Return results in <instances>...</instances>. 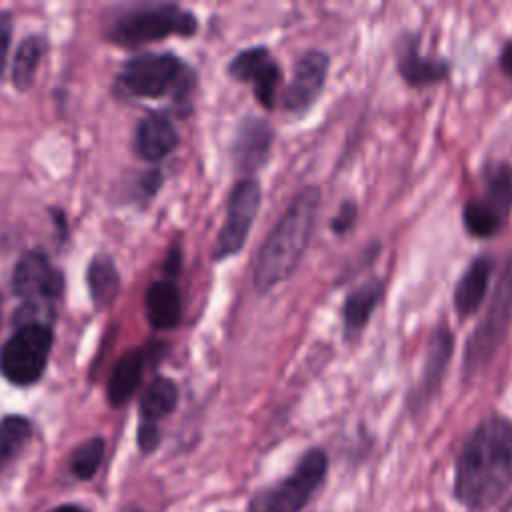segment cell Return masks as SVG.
<instances>
[{"mask_svg": "<svg viewBox=\"0 0 512 512\" xmlns=\"http://www.w3.org/2000/svg\"><path fill=\"white\" fill-rule=\"evenodd\" d=\"M262 204V186L258 178H240L228 194L222 228L216 236L212 260L220 262L238 254L252 230Z\"/></svg>", "mask_w": 512, "mask_h": 512, "instance_id": "obj_9", "label": "cell"}, {"mask_svg": "<svg viewBox=\"0 0 512 512\" xmlns=\"http://www.w3.org/2000/svg\"><path fill=\"white\" fill-rule=\"evenodd\" d=\"M418 512H424V510H418Z\"/></svg>", "mask_w": 512, "mask_h": 512, "instance_id": "obj_35", "label": "cell"}, {"mask_svg": "<svg viewBox=\"0 0 512 512\" xmlns=\"http://www.w3.org/2000/svg\"><path fill=\"white\" fill-rule=\"evenodd\" d=\"M330 470L328 452L320 446L306 448L288 474L256 488L246 502V512H304Z\"/></svg>", "mask_w": 512, "mask_h": 512, "instance_id": "obj_3", "label": "cell"}, {"mask_svg": "<svg viewBox=\"0 0 512 512\" xmlns=\"http://www.w3.org/2000/svg\"><path fill=\"white\" fill-rule=\"evenodd\" d=\"M52 340L48 322L18 324L0 348V374L14 386L36 384L46 370Z\"/></svg>", "mask_w": 512, "mask_h": 512, "instance_id": "obj_8", "label": "cell"}, {"mask_svg": "<svg viewBox=\"0 0 512 512\" xmlns=\"http://www.w3.org/2000/svg\"><path fill=\"white\" fill-rule=\"evenodd\" d=\"M144 364H146V350H138V348L124 352L116 360L106 384V398L112 408L124 406L132 398V394L138 390L142 382Z\"/></svg>", "mask_w": 512, "mask_h": 512, "instance_id": "obj_20", "label": "cell"}, {"mask_svg": "<svg viewBox=\"0 0 512 512\" xmlns=\"http://www.w3.org/2000/svg\"><path fill=\"white\" fill-rule=\"evenodd\" d=\"M512 488V420L482 418L464 438L452 478V496L466 512H486Z\"/></svg>", "mask_w": 512, "mask_h": 512, "instance_id": "obj_1", "label": "cell"}, {"mask_svg": "<svg viewBox=\"0 0 512 512\" xmlns=\"http://www.w3.org/2000/svg\"><path fill=\"white\" fill-rule=\"evenodd\" d=\"M50 512H88V510H84L82 506H76V504H62Z\"/></svg>", "mask_w": 512, "mask_h": 512, "instance_id": "obj_33", "label": "cell"}, {"mask_svg": "<svg viewBox=\"0 0 512 512\" xmlns=\"http://www.w3.org/2000/svg\"><path fill=\"white\" fill-rule=\"evenodd\" d=\"M122 512H144L140 506H134V504H128L122 508Z\"/></svg>", "mask_w": 512, "mask_h": 512, "instance_id": "obj_34", "label": "cell"}, {"mask_svg": "<svg viewBox=\"0 0 512 512\" xmlns=\"http://www.w3.org/2000/svg\"><path fill=\"white\" fill-rule=\"evenodd\" d=\"M494 272V260L490 254H478L460 274L454 284L452 304L460 318H468L480 310L488 296L490 278Z\"/></svg>", "mask_w": 512, "mask_h": 512, "instance_id": "obj_16", "label": "cell"}, {"mask_svg": "<svg viewBox=\"0 0 512 512\" xmlns=\"http://www.w3.org/2000/svg\"><path fill=\"white\" fill-rule=\"evenodd\" d=\"M86 286L96 310H104L114 304L120 292V274L110 256L98 254L90 260L86 270Z\"/></svg>", "mask_w": 512, "mask_h": 512, "instance_id": "obj_21", "label": "cell"}, {"mask_svg": "<svg viewBox=\"0 0 512 512\" xmlns=\"http://www.w3.org/2000/svg\"><path fill=\"white\" fill-rule=\"evenodd\" d=\"M272 144V126L260 116H244L236 126L230 146L234 168L244 174V178H254V174L266 166Z\"/></svg>", "mask_w": 512, "mask_h": 512, "instance_id": "obj_14", "label": "cell"}, {"mask_svg": "<svg viewBox=\"0 0 512 512\" xmlns=\"http://www.w3.org/2000/svg\"><path fill=\"white\" fill-rule=\"evenodd\" d=\"M160 428L158 424H144V422H138V428H136V444L140 448L142 454H152L158 444H160Z\"/></svg>", "mask_w": 512, "mask_h": 512, "instance_id": "obj_28", "label": "cell"}, {"mask_svg": "<svg viewBox=\"0 0 512 512\" xmlns=\"http://www.w3.org/2000/svg\"><path fill=\"white\" fill-rule=\"evenodd\" d=\"M104 450H106V444H104V438L100 436H92L88 440H84L82 444H78L70 458H68V468L70 472L78 478V480H90L96 470L100 468L102 464V458H104Z\"/></svg>", "mask_w": 512, "mask_h": 512, "instance_id": "obj_25", "label": "cell"}, {"mask_svg": "<svg viewBox=\"0 0 512 512\" xmlns=\"http://www.w3.org/2000/svg\"><path fill=\"white\" fill-rule=\"evenodd\" d=\"M46 52V38L40 34H32L26 36L14 54V62H12V84L16 90L26 92L32 88L34 78H36V70L40 66V60Z\"/></svg>", "mask_w": 512, "mask_h": 512, "instance_id": "obj_23", "label": "cell"}, {"mask_svg": "<svg viewBox=\"0 0 512 512\" xmlns=\"http://www.w3.org/2000/svg\"><path fill=\"white\" fill-rule=\"evenodd\" d=\"M418 36L402 34L396 42V68L410 88H426L444 82L450 76V62L440 56H428L418 50Z\"/></svg>", "mask_w": 512, "mask_h": 512, "instance_id": "obj_15", "label": "cell"}, {"mask_svg": "<svg viewBox=\"0 0 512 512\" xmlns=\"http://www.w3.org/2000/svg\"><path fill=\"white\" fill-rule=\"evenodd\" d=\"M498 66H500V70H502L508 78H512V38L502 46L500 56H498Z\"/></svg>", "mask_w": 512, "mask_h": 512, "instance_id": "obj_31", "label": "cell"}, {"mask_svg": "<svg viewBox=\"0 0 512 512\" xmlns=\"http://www.w3.org/2000/svg\"><path fill=\"white\" fill-rule=\"evenodd\" d=\"M48 212H50V218L54 220V224H56V228H58L60 242H66V238H68V224H66V214H64V210H60V208H50Z\"/></svg>", "mask_w": 512, "mask_h": 512, "instance_id": "obj_32", "label": "cell"}, {"mask_svg": "<svg viewBox=\"0 0 512 512\" xmlns=\"http://www.w3.org/2000/svg\"><path fill=\"white\" fill-rule=\"evenodd\" d=\"M384 296V280L372 276L350 290L342 302V328L348 340L356 338L370 322L376 306Z\"/></svg>", "mask_w": 512, "mask_h": 512, "instance_id": "obj_18", "label": "cell"}, {"mask_svg": "<svg viewBox=\"0 0 512 512\" xmlns=\"http://www.w3.org/2000/svg\"><path fill=\"white\" fill-rule=\"evenodd\" d=\"M482 194L468 198L462 208L464 230L474 238H492L512 214V166L506 160H488L480 172Z\"/></svg>", "mask_w": 512, "mask_h": 512, "instance_id": "obj_7", "label": "cell"}, {"mask_svg": "<svg viewBox=\"0 0 512 512\" xmlns=\"http://www.w3.org/2000/svg\"><path fill=\"white\" fill-rule=\"evenodd\" d=\"M452 352H454L452 330L446 324H438L428 336L422 374L416 388L410 394V408L414 412L426 408L438 394L442 378L450 364Z\"/></svg>", "mask_w": 512, "mask_h": 512, "instance_id": "obj_13", "label": "cell"}, {"mask_svg": "<svg viewBox=\"0 0 512 512\" xmlns=\"http://www.w3.org/2000/svg\"><path fill=\"white\" fill-rule=\"evenodd\" d=\"M162 180L164 178L158 168H152V170L140 174L138 184H136V196L140 198V202H148L150 198H154L162 186Z\"/></svg>", "mask_w": 512, "mask_h": 512, "instance_id": "obj_27", "label": "cell"}, {"mask_svg": "<svg viewBox=\"0 0 512 512\" xmlns=\"http://www.w3.org/2000/svg\"><path fill=\"white\" fill-rule=\"evenodd\" d=\"M178 146V132L164 112H148L134 132V150L146 162L164 160Z\"/></svg>", "mask_w": 512, "mask_h": 512, "instance_id": "obj_17", "label": "cell"}, {"mask_svg": "<svg viewBox=\"0 0 512 512\" xmlns=\"http://www.w3.org/2000/svg\"><path fill=\"white\" fill-rule=\"evenodd\" d=\"M10 40H12V14L0 12V76L6 70Z\"/></svg>", "mask_w": 512, "mask_h": 512, "instance_id": "obj_29", "label": "cell"}, {"mask_svg": "<svg viewBox=\"0 0 512 512\" xmlns=\"http://www.w3.org/2000/svg\"><path fill=\"white\" fill-rule=\"evenodd\" d=\"M118 82L138 98L172 94L176 100H184L196 84V74L182 58L170 52H144L124 64Z\"/></svg>", "mask_w": 512, "mask_h": 512, "instance_id": "obj_5", "label": "cell"}, {"mask_svg": "<svg viewBox=\"0 0 512 512\" xmlns=\"http://www.w3.org/2000/svg\"><path fill=\"white\" fill-rule=\"evenodd\" d=\"M144 312L152 328L172 330L182 320V296L174 282L156 280L144 296Z\"/></svg>", "mask_w": 512, "mask_h": 512, "instance_id": "obj_19", "label": "cell"}, {"mask_svg": "<svg viewBox=\"0 0 512 512\" xmlns=\"http://www.w3.org/2000/svg\"><path fill=\"white\" fill-rule=\"evenodd\" d=\"M180 266H182V252H180V246L174 244L168 254H166V260H164V272L168 276H176L180 272Z\"/></svg>", "mask_w": 512, "mask_h": 512, "instance_id": "obj_30", "label": "cell"}, {"mask_svg": "<svg viewBox=\"0 0 512 512\" xmlns=\"http://www.w3.org/2000/svg\"><path fill=\"white\" fill-rule=\"evenodd\" d=\"M232 80L250 84L256 102L264 110L276 106V98L282 86V68L268 50V46L258 44L240 50L226 66Z\"/></svg>", "mask_w": 512, "mask_h": 512, "instance_id": "obj_11", "label": "cell"}, {"mask_svg": "<svg viewBox=\"0 0 512 512\" xmlns=\"http://www.w3.org/2000/svg\"><path fill=\"white\" fill-rule=\"evenodd\" d=\"M356 220H358V206H356V202L346 200V202L340 204V208H338L336 214L332 216V220H330V230H332L336 236H344V234H348V232L354 228Z\"/></svg>", "mask_w": 512, "mask_h": 512, "instance_id": "obj_26", "label": "cell"}, {"mask_svg": "<svg viewBox=\"0 0 512 512\" xmlns=\"http://www.w3.org/2000/svg\"><path fill=\"white\" fill-rule=\"evenodd\" d=\"M12 290L22 298L24 306L54 316L56 302L64 292V276L42 250L34 248L24 252L14 264Z\"/></svg>", "mask_w": 512, "mask_h": 512, "instance_id": "obj_10", "label": "cell"}, {"mask_svg": "<svg viewBox=\"0 0 512 512\" xmlns=\"http://www.w3.org/2000/svg\"><path fill=\"white\" fill-rule=\"evenodd\" d=\"M330 70V56L324 50L310 48L294 62L292 80L280 92V108L292 116H306L324 92Z\"/></svg>", "mask_w": 512, "mask_h": 512, "instance_id": "obj_12", "label": "cell"}, {"mask_svg": "<svg viewBox=\"0 0 512 512\" xmlns=\"http://www.w3.org/2000/svg\"><path fill=\"white\" fill-rule=\"evenodd\" d=\"M32 436V424L26 416L8 414L0 420V472L24 450Z\"/></svg>", "mask_w": 512, "mask_h": 512, "instance_id": "obj_24", "label": "cell"}, {"mask_svg": "<svg viewBox=\"0 0 512 512\" xmlns=\"http://www.w3.org/2000/svg\"><path fill=\"white\" fill-rule=\"evenodd\" d=\"M320 200L322 194L318 186H304L296 192L274 228L268 232L256 252L252 268V284L258 294L270 292L274 286L288 280L298 268L312 240Z\"/></svg>", "mask_w": 512, "mask_h": 512, "instance_id": "obj_2", "label": "cell"}, {"mask_svg": "<svg viewBox=\"0 0 512 512\" xmlns=\"http://www.w3.org/2000/svg\"><path fill=\"white\" fill-rule=\"evenodd\" d=\"M198 18L178 4H140L126 8L106 28V38L118 46H142L168 36H194Z\"/></svg>", "mask_w": 512, "mask_h": 512, "instance_id": "obj_4", "label": "cell"}, {"mask_svg": "<svg viewBox=\"0 0 512 512\" xmlns=\"http://www.w3.org/2000/svg\"><path fill=\"white\" fill-rule=\"evenodd\" d=\"M510 324H512V254L506 260L496 280V286L488 300V312L478 322V326L474 328V332L466 342L464 360H462L464 378L478 376L490 364V360L496 356L502 342L506 340Z\"/></svg>", "mask_w": 512, "mask_h": 512, "instance_id": "obj_6", "label": "cell"}, {"mask_svg": "<svg viewBox=\"0 0 512 512\" xmlns=\"http://www.w3.org/2000/svg\"><path fill=\"white\" fill-rule=\"evenodd\" d=\"M178 404V386L168 376H156L144 388L138 404V422L158 424V420L170 416Z\"/></svg>", "mask_w": 512, "mask_h": 512, "instance_id": "obj_22", "label": "cell"}]
</instances>
